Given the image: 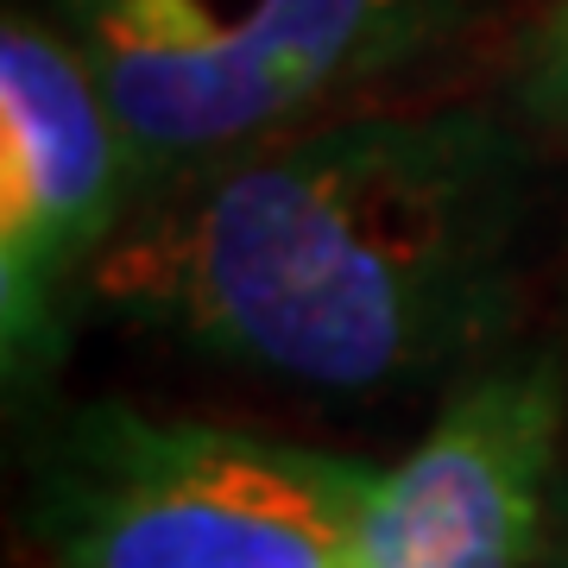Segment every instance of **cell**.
<instances>
[{
  "instance_id": "cell-1",
  "label": "cell",
  "mask_w": 568,
  "mask_h": 568,
  "mask_svg": "<svg viewBox=\"0 0 568 568\" xmlns=\"http://www.w3.org/2000/svg\"><path fill=\"white\" fill-rule=\"evenodd\" d=\"M530 145L487 108L347 114L140 190L89 297L272 386H417L511 316Z\"/></svg>"
},
{
  "instance_id": "cell-2",
  "label": "cell",
  "mask_w": 568,
  "mask_h": 568,
  "mask_svg": "<svg viewBox=\"0 0 568 568\" xmlns=\"http://www.w3.org/2000/svg\"><path fill=\"white\" fill-rule=\"evenodd\" d=\"M493 7L499 0H44V20L95 70L140 190H152L424 63Z\"/></svg>"
},
{
  "instance_id": "cell-3",
  "label": "cell",
  "mask_w": 568,
  "mask_h": 568,
  "mask_svg": "<svg viewBox=\"0 0 568 568\" xmlns=\"http://www.w3.org/2000/svg\"><path fill=\"white\" fill-rule=\"evenodd\" d=\"M373 480L323 448L95 405L44 462L39 530L58 568H366Z\"/></svg>"
},
{
  "instance_id": "cell-4",
  "label": "cell",
  "mask_w": 568,
  "mask_h": 568,
  "mask_svg": "<svg viewBox=\"0 0 568 568\" xmlns=\"http://www.w3.org/2000/svg\"><path fill=\"white\" fill-rule=\"evenodd\" d=\"M133 196L140 171L95 70L44 13L13 7L0 26V342L13 373L58 342L70 284L89 291Z\"/></svg>"
},
{
  "instance_id": "cell-5",
  "label": "cell",
  "mask_w": 568,
  "mask_h": 568,
  "mask_svg": "<svg viewBox=\"0 0 568 568\" xmlns=\"http://www.w3.org/2000/svg\"><path fill=\"white\" fill-rule=\"evenodd\" d=\"M562 429L556 361L474 373L424 443L373 480L366 568H537L568 480Z\"/></svg>"
},
{
  "instance_id": "cell-6",
  "label": "cell",
  "mask_w": 568,
  "mask_h": 568,
  "mask_svg": "<svg viewBox=\"0 0 568 568\" xmlns=\"http://www.w3.org/2000/svg\"><path fill=\"white\" fill-rule=\"evenodd\" d=\"M511 102L530 126L562 133L568 140V0H556L537 32L518 51V77H511Z\"/></svg>"
},
{
  "instance_id": "cell-7",
  "label": "cell",
  "mask_w": 568,
  "mask_h": 568,
  "mask_svg": "<svg viewBox=\"0 0 568 568\" xmlns=\"http://www.w3.org/2000/svg\"><path fill=\"white\" fill-rule=\"evenodd\" d=\"M537 568H568V480H562V506H556V525H549V544L537 556Z\"/></svg>"
}]
</instances>
